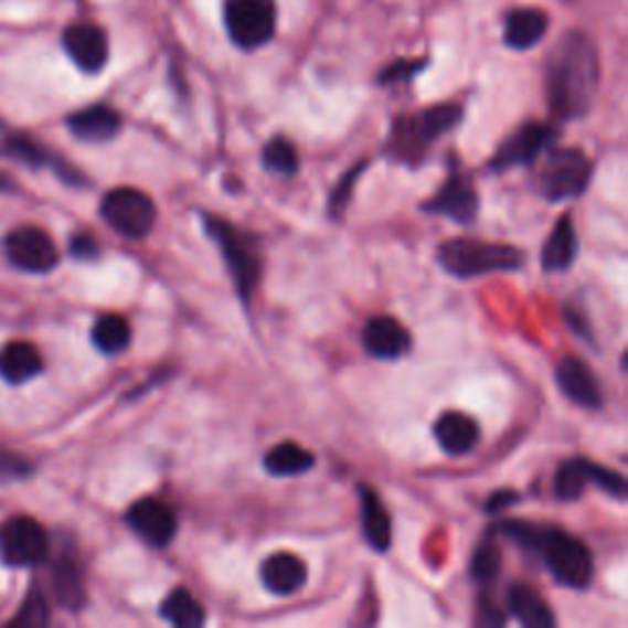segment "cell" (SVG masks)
<instances>
[{
  "label": "cell",
  "mask_w": 628,
  "mask_h": 628,
  "mask_svg": "<svg viewBox=\"0 0 628 628\" xmlns=\"http://www.w3.org/2000/svg\"><path fill=\"white\" fill-rule=\"evenodd\" d=\"M599 86V57L582 32H567L547 60L545 94L557 118L575 120L592 108Z\"/></svg>",
  "instance_id": "1"
},
{
  "label": "cell",
  "mask_w": 628,
  "mask_h": 628,
  "mask_svg": "<svg viewBox=\"0 0 628 628\" xmlns=\"http://www.w3.org/2000/svg\"><path fill=\"white\" fill-rule=\"evenodd\" d=\"M499 528L505 537L515 540L518 545L535 550L547 565L550 575L560 584H565L570 589L589 587V582L594 579V560L589 547L579 537L562 533L557 528L525 521H505Z\"/></svg>",
  "instance_id": "2"
},
{
  "label": "cell",
  "mask_w": 628,
  "mask_h": 628,
  "mask_svg": "<svg viewBox=\"0 0 628 628\" xmlns=\"http://www.w3.org/2000/svg\"><path fill=\"white\" fill-rule=\"evenodd\" d=\"M439 266L455 278L469 280L489 273H505L523 266V253L515 246L489 244L479 238H451L437 248Z\"/></svg>",
  "instance_id": "3"
},
{
  "label": "cell",
  "mask_w": 628,
  "mask_h": 628,
  "mask_svg": "<svg viewBox=\"0 0 628 628\" xmlns=\"http://www.w3.org/2000/svg\"><path fill=\"white\" fill-rule=\"evenodd\" d=\"M204 226L206 234L212 236L214 244L224 253V260L241 300H248L260 283V251L256 236L244 234V231L219 216H204Z\"/></svg>",
  "instance_id": "4"
},
{
  "label": "cell",
  "mask_w": 628,
  "mask_h": 628,
  "mask_svg": "<svg viewBox=\"0 0 628 628\" xmlns=\"http://www.w3.org/2000/svg\"><path fill=\"white\" fill-rule=\"evenodd\" d=\"M461 118V108L443 104L417 116L401 118L393 128L391 150L398 160L415 164L425 158L429 142H435L439 136L455 128Z\"/></svg>",
  "instance_id": "5"
},
{
  "label": "cell",
  "mask_w": 628,
  "mask_h": 628,
  "mask_svg": "<svg viewBox=\"0 0 628 628\" xmlns=\"http://www.w3.org/2000/svg\"><path fill=\"white\" fill-rule=\"evenodd\" d=\"M226 30L241 50H258L268 45L278 28L275 0H226Z\"/></svg>",
  "instance_id": "6"
},
{
  "label": "cell",
  "mask_w": 628,
  "mask_h": 628,
  "mask_svg": "<svg viewBox=\"0 0 628 628\" xmlns=\"http://www.w3.org/2000/svg\"><path fill=\"white\" fill-rule=\"evenodd\" d=\"M104 222L124 238H146L158 222V209L150 196L134 187H118L102 202Z\"/></svg>",
  "instance_id": "7"
},
{
  "label": "cell",
  "mask_w": 628,
  "mask_h": 628,
  "mask_svg": "<svg viewBox=\"0 0 628 628\" xmlns=\"http://www.w3.org/2000/svg\"><path fill=\"white\" fill-rule=\"evenodd\" d=\"M589 180L592 162L577 148L550 150L543 170H540V190L550 202L579 196L589 187Z\"/></svg>",
  "instance_id": "8"
},
{
  "label": "cell",
  "mask_w": 628,
  "mask_h": 628,
  "mask_svg": "<svg viewBox=\"0 0 628 628\" xmlns=\"http://www.w3.org/2000/svg\"><path fill=\"white\" fill-rule=\"evenodd\" d=\"M50 537L35 518L13 515L0 525V557L6 565L32 567L47 560Z\"/></svg>",
  "instance_id": "9"
},
{
  "label": "cell",
  "mask_w": 628,
  "mask_h": 628,
  "mask_svg": "<svg viewBox=\"0 0 628 628\" xmlns=\"http://www.w3.org/2000/svg\"><path fill=\"white\" fill-rule=\"evenodd\" d=\"M6 258L13 263L18 270L25 273H50L57 268L60 253L47 231L38 226H18L3 238Z\"/></svg>",
  "instance_id": "10"
},
{
  "label": "cell",
  "mask_w": 628,
  "mask_h": 628,
  "mask_svg": "<svg viewBox=\"0 0 628 628\" xmlns=\"http://www.w3.org/2000/svg\"><path fill=\"white\" fill-rule=\"evenodd\" d=\"M425 212L447 216L457 224H471L479 212V196L473 190V182L459 168H451L445 184L437 194L425 204Z\"/></svg>",
  "instance_id": "11"
},
{
  "label": "cell",
  "mask_w": 628,
  "mask_h": 628,
  "mask_svg": "<svg viewBox=\"0 0 628 628\" xmlns=\"http://www.w3.org/2000/svg\"><path fill=\"white\" fill-rule=\"evenodd\" d=\"M550 138H553V130L547 126L528 124L501 142V148L496 150L489 168L493 172H503L511 168H521V164H531L543 156L545 148L550 146Z\"/></svg>",
  "instance_id": "12"
},
{
  "label": "cell",
  "mask_w": 628,
  "mask_h": 628,
  "mask_svg": "<svg viewBox=\"0 0 628 628\" xmlns=\"http://www.w3.org/2000/svg\"><path fill=\"white\" fill-rule=\"evenodd\" d=\"M126 521L134 528V533L152 547L170 545L174 531H178V521H174L172 509L158 499H140L138 503L130 505Z\"/></svg>",
  "instance_id": "13"
},
{
  "label": "cell",
  "mask_w": 628,
  "mask_h": 628,
  "mask_svg": "<svg viewBox=\"0 0 628 628\" xmlns=\"http://www.w3.org/2000/svg\"><path fill=\"white\" fill-rule=\"evenodd\" d=\"M62 45L67 50L70 60L79 67L82 72L96 74L106 67L108 62V38L106 32L92 25V23H79L64 30Z\"/></svg>",
  "instance_id": "14"
},
{
  "label": "cell",
  "mask_w": 628,
  "mask_h": 628,
  "mask_svg": "<svg viewBox=\"0 0 628 628\" xmlns=\"http://www.w3.org/2000/svg\"><path fill=\"white\" fill-rule=\"evenodd\" d=\"M413 347V339L407 329L388 315L371 317L366 327H363V349L369 351L373 359H401Z\"/></svg>",
  "instance_id": "15"
},
{
  "label": "cell",
  "mask_w": 628,
  "mask_h": 628,
  "mask_svg": "<svg viewBox=\"0 0 628 628\" xmlns=\"http://www.w3.org/2000/svg\"><path fill=\"white\" fill-rule=\"evenodd\" d=\"M555 376L560 391L565 393L572 403L587 407V411H599L604 403L602 385L587 363L575 356H565L557 363Z\"/></svg>",
  "instance_id": "16"
},
{
  "label": "cell",
  "mask_w": 628,
  "mask_h": 628,
  "mask_svg": "<svg viewBox=\"0 0 628 628\" xmlns=\"http://www.w3.org/2000/svg\"><path fill=\"white\" fill-rule=\"evenodd\" d=\"M260 579L278 597H292L307 584V565L292 553H275L260 565Z\"/></svg>",
  "instance_id": "17"
},
{
  "label": "cell",
  "mask_w": 628,
  "mask_h": 628,
  "mask_svg": "<svg viewBox=\"0 0 628 628\" xmlns=\"http://www.w3.org/2000/svg\"><path fill=\"white\" fill-rule=\"evenodd\" d=\"M435 439L447 455H467L473 447L479 445V425L473 417L449 411L437 417L435 423Z\"/></svg>",
  "instance_id": "18"
},
{
  "label": "cell",
  "mask_w": 628,
  "mask_h": 628,
  "mask_svg": "<svg viewBox=\"0 0 628 628\" xmlns=\"http://www.w3.org/2000/svg\"><path fill=\"white\" fill-rule=\"evenodd\" d=\"M547 32V15L537 8H518L505 18L503 42L511 50H531Z\"/></svg>",
  "instance_id": "19"
},
{
  "label": "cell",
  "mask_w": 628,
  "mask_h": 628,
  "mask_svg": "<svg viewBox=\"0 0 628 628\" xmlns=\"http://www.w3.org/2000/svg\"><path fill=\"white\" fill-rule=\"evenodd\" d=\"M577 246L579 244H577L575 219H572V214H565L555 224L553 234L547 236L545 246H543V256H540L543 270H547V273L567 270L577 258Z\"/></svg>",
  "instance_id": "20"
},
{
  "label": "cell",
  "mask_w": 628,
  "mask_h": 628,
  "mask_svg": "<svg viewBox=\"0 0 628 628\" xmlns=\"http://www.w3.org/2000/svg\"><path fill=\"white\" fill-rule=\"evenodd\" d=\"M67 126L72 134L86 142L111 140L120 130V116L108 106H89L70 116Z\"/></svg>",
  "instance_id": "21"
},
{
  "label": "cell",
  "mask_w": 628,
  "mask_h": 628,
  "mask_svg": "<svg viewBox=\"0 0 628 628\" xmlns=\"http://www.w3.org/2000/svg\"><path fill=\"white\" fill-rule=\"evenodd\" d=\"M361 496V521H363V535H366L369 545L379 553H385L391 547V515L385 511V505L381 501V496L369 489L361 487L359 489Z\"/></svg>",
  "instance_id": "22"
},
{
  "label": "cell",
  "mask_w": 628,
  "mask_h": 628,
  "mask_svg": "<svg viewBox=\"0 0 628 628\" xmlns=\"http://www.w3.org/2000/svg\"><path fill=\"white\" fill-rule=\"evenodd\" d=\"M509 614L528 628H553L555 614L540 594L525 584H513L509 592Z\"/></svg>",
  "instance_id": "23"
},
{
  "label": "cell",
  "mask_w": 628,
  "mask_h": 628,
  "mask_svg": "<svg viewBox=\"0 0 628 628\" xmlns=\"http://www.w3.org/2000/svg\"><path fill=\"white\" fill-rule=\"evenodd\" d=\"M42 371V356L30 341H10L0 351V376L8 383H25Z\"/></svg>",
  "instance_id": "24"
},
{
  "label": "cell",
  "mask_w": 628,
  "mask_h": 628,
  "mask_svg": "<svg viewBox=\"0 0 628 628\" xmlns=\"http://www.w3.org/2000/svg\"><path fill=\"white\" fill-rule=\"evenodd\" d=\"M52 584H54V594L62 606L76 611L82 609L86 602V592H84V579H82V570L72 557H62L57 565H54L52 572Z\"/></svg>",
  "instance_id": "25"
},
{
  "label": "cell",
  "mask_w": 628,
  "mask_h": 628,
  "mask_svg": "<svg viewBox=\"0 0 628 628\" xmlns=\"http://www.w3.org/2000/svg\"><path fill=\"white\" fill-rule=\"evenodd\" d=\"M263 465L273 477H297L315 467V455L295 443H280L268 451Z\"/></svg>",
  "instance_id": "26"
},
{
  "label": "cell",
  "mask_w": 628,
  "mask_h": 628,
  "mask_svg": "<svg viewBox=\"0 0 628 628\" xmlns=\"http://www.w3.org/2000/svg\"><path fill=\"white\" fill-rule=\"evenodd\" d=\"M160 616L178 628H196L206 621L204 606L196 602L184 587L170 592V597L162 602Z\"/></svg>",
  "instance_id": "27"
},
{
  "label": "cell",
  "mask_w": 628,
  "mask_h": 628,
  "mask_svg": "<svg viewBox=\"0 0 628 628\" xmlns=\"http://www.w3.org/2000/svg\"><path fill=\"white\" fill-rule=\"evenodd\" d=\"M92 339L94 347L98 351H104V354L108 356L120 354V351L128 349L130 344V324L118 315H104L96 319V324L92 329Z\"/></svg>",
  "instance_id": "28"
},
{
  "label": "cell",
  "mask_w": 628,
  "mask_h": 628,
  "mask_svg": "<svg viewBox=\"0 0 628 628\" xmlns=\"http://www.w3.org/2000/svg\"><path fill=\"white\" fill-rule=\"evenodd\" d=\"M587 469H584V459H570L557 469L555 477V496L562 501H577L587 489Z\"/></svg>",
  "instance_id": "29"
},
{
  "label": "cell",
  "mask_w": 628,
  "mask_h": 628,
  "mask_svg": "<svg viewBox=\"0 0 628 628\" xmlns=\"http://www.w3.org/2000/svg\"><path fill=\"white\" fill-rule=\"evenodd\" d=\"M263 168L275 174H295L300 170V160H297L292 142L285 138H273L263 150Z\"/></svg>",
  "instance_id": "30"
},
{
  "label": "cell",
  "mask_w": 628,
  "mask_h": 628,
  "mask_svg": "<svg viewBox=\"0 0 628 628\" xmlns=\"http://www.w3.org/2000/svg\"><path fill=\"white\" fill-rule=\"evenodd\" d=\"M0 150L10 156L13 160H20L25 164H32V168H40V164H50V156L45 150H42L35 140L28 138V136H8L3 140V146Z\"/></svg>",
  "instance_id": "31"
},
{
  "label": "cell",
  "mask_w": 628,
  "mask_h": 628,
  "mask_svg": "<svg viewBox=\"0 0 628 628\" xmlns=\"http://www.w3.org/2000/svg\"><path fill=\"white\" fill-rule=\"evenodd\" d=\"M469 570H471V577L477 579L479 584L493 582L496 577H499V572H501V553H499V547H496L493 543H483L477 550V553H473Z\"/></svg>",
  "instance_id": "32"
},
{
  "label": "cell",
  "mask_w": 628,
  "mask_h": 628,
  "mask_svg": "<svg viewBox=\"0 0 628 628\" xmlns=\"http://www.w3.org/2000/svg\"><path fill=\"white\" fill-rule=\"evenodd\" d=\"M584 469H587V479L589 483H594V487H599L604 493H609L619 501L626 499V479L621 473L594 465L589 459H584Z\"/></svg>",
  "instance_id": "33"
},
{
  "label": "cell",
  "mask_w": 628,
  "mask_h": 628,
  "mask_svg": "<svg viewBox=\"0 0 628 628\" xmlns=\"http://www.w3.org/2000/svg\"><path fill=\"white\" fill-rule=\"evenodd\" d=\"M363 168H366V162H359L354 170H349L344 178H341V182L334 187L332 190V196H329V212L334 214H341L347 209L349 200L354 196V187L359 182V174L363 172Z\"/></svg>",
  "instance_id": "34"
},
{
  "label": "cell",
  "mask_w": 628,
  "mask_h": 628,
  "mask_svg": "<svg viewBox=\"0 0 628 628\" xmlns=\"http://www.w3.org/2000/svg\"><path fill=\"white\" fill-rule=\"evenodd\" d=\"M47 621H50L47 604L38 592L30 594L23 604V609H20V614L13 619L15 626H45Z\"/></svg>",
  "instance_id": "35"
},
{
  "label": "cell",
  "mask_w": 628,
  "mask_h": 628,
  "mask_svg": "<svg viewBox=\"0 0 628 628\" xmlns=\"http://www.w3.org/2000/svg\"><path fill=\"white\" fill-rule=\"evenodd\" d=\"M423 67H425V62H395V64H391V67L381 74V84L411 79V76L421 72Z\"/></svg>",
  "instance_id": "36"
},
{
  "label": "cell",
  "mask_w": 628,
  "mask_h": 628,
  "mask_svg": "<svg viewBox=\"0 0 628 628\" xmlns=\"http://www.w3.org/2000/svg\"><path fill=\"white\" fill-rule=\"evenodd\" d=\"M30 469L23 459H18L13 455H8L6 449H0V477L3 479H18V477H25Z\"/></svg>",
  "instance_id": "37"
},
{
  "label": "cell",
  "mask_w": 628,
  "mask_h": 628,
  "mask_svg": "<svg viewBox=\"0 0 628 628\" xmlns=\"http://www.w3.org/2000/svg\"><path fill=\"white\" fill-rule=\"evenodd\" d=\"M72 256L79 258V260H94L98 256V246L92 236L79 234L74 236L72 241Z\"/></svg>",
  "instance_id": "38"
},
{
  "label": "cell",
  "mask_w": 628,
  "mask_h": 628,
  "mask_svg": "<svg viewBox=\"0 0 628 628\" xmlns=\"http://www.w3.org/2000/svg\"><path fill=\"white\" fill-rule=\"evenodd\" d=\"M477 624H481V626H501V624H505V614L501 609H496L493 602L479 599Z\"/></svg>",
  "instance_id": "39"
},
{
  "label": "cell",
  "mask_w": 628,
  "mask_h": 628,
  "mask_svg": "<svg viewBox=\"0 0 628 628\" xmlns=\"http://www.w3.org/2000/svg\"><path fill=\"white\" fill-rule=\"evenodd\" d=\"M518 501V496L511 493V491H499V493H493L489 503H487V511L489 513H496V511H503L505 505H511Z\"/></svg>",
  "instance_id": "40"
},
{
  "label": "cell",
  "mask_w": 628,
  "mask_h": 628,
  "mask_svg": "<svg viewBox=\"0 0 628 628\" xmlns=\"http://www.w3.org/2000/svg\"><path fill=\"white\" fill-rule=\"evenodd\" d=\"M0 190H10V182L3 178V174H0Z\"/></svg>",
  "instance_id": "41"
}]
</instances>
